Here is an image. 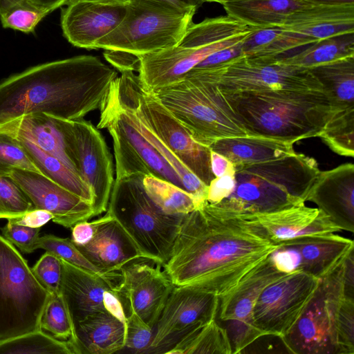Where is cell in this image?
I'll return each instance as SVG.
<instances>
[{
    "instance_id": "f546056e",
    "label": "cell",
    "mask_w": 354,
    "mask_h": 354,
    "mask_svg": "<svg viewBox=\"0 0 354 354\" xmlns=\"http://www.w3.org/2000/svg\"><path fill=\"white\" fill-rule=\"evenodd\" d=\"M335 111L354 107V56L309 68Z\"/></svg>"
},
{
    "instance_id": "4316f807",
    "label": "cell",
    "mask_w": 354,
    "mask_h": 354,
    "mask_svg": "<svg viewBox=\"0 0 354 354\" xmlns=\"http://www.w3.org/2000/svg\"><path fill=\"white\" fill-rule=\"evenodd\" d=\"M75 331L79 354H111L124 347L126 324L108 312L88 315Z\"/></svg>"
},
{
    "instance_id": "836d02e7",
    "label": "cell",
    "mask_w": 354,
    "mask_h": 354,
    "mask_svg": "<svg viewBox=\"0 0 354 354\" xmlns=\"http://www.w3.org/2000/svg\"><path fill=\"white\" fill-rule=\"evenodd\" d=\"M114 91L115 93V89ZM115 95L117 96L116 93ZM117 98L133 125L158 151L160 155L177 173L181 180L184 189L194 197L198 206L206 201L208 186L188 169V168L138 119L134 113L127 106L120 101L118 96Z\"/></svg>"
},
{
    "instance_id": "b9f144b4",
    "label": "cell",
    "mask_w": 354,
    "mask_h": 354,
    "mask_svg": "<svg viewBox=\"0 0 354 354\" xmlns=\"http://www.w3.org/2000/svg\"><path fill=\"white\" fill-rule=\"evenodd\" d=\"M34 208L15 180L10 177H0V219L16 218Z\"/></svg>"
},
{
    "instance_id": "816d5d0a",
    "label": "cell",
    "mask_w": 354,
    "mask_h": 354,
    "mask_svg": "<svg viewBox=\"0 0 354 354\" xmlns=\"http://www.w3.org/2000/svg\"><path fill=\"white\" fill-rule=\"evenodd\" d=\"M210 164L212 172L215 177H220L227 173L235 171L233 164L228 159L212 150Z\"/></svg>"
},
{
    "instance_id": "6f0895ef",
    "label": "cell",
    "mask_w": 354,
    "mask_h": 354,
    "mask_svg": "<svg viewBox=\"0 0 354 354\" xmlns=\"http://www.w3.org/2000/svg\"><path fill=\"white\" fill-rule=\"evenodd\" d=\"M206 2H216V3H221V4H223L225 3H227V2H229V1H235V0H205Z\"/></svg>"
},
{
    "instance_id": "277c9868",
    "label": "cell",
    "mask_w": 354,
    "mask_h": 354,
    "mask_svg": "<svg viewBox=\"0 0 354 354\" xmlns=\"http://www.w3.org/2000/svg\"><path fill=\"white\" fill-rule=\"evenodd\" d=\"M234 169L233 192L213 205L243 213L272 212L305 203L320 172L314 158L296 153Z\"/></svg>"
},
{
    "instance_id": "d4e9b609",
    "label": "cell",
    "mask_w": 354,
    "mask_h": 354,
    "mask_svg": "<svg viewBox=\"0 0 354 354\" xmlns=\"http://www.w3.org/2000/svg\"><path fill=\"white\" fill-rule=\"evenodd\" d=\"M0 133L34 144L77 174L57 118L41 113L22 115L1 124Z\"/></svg>"
},
{
    "instance_id": "c3c4849f",
    "label": "cell",
    "mask_w": 354,
    "mask_h": 354,
    "mask_svg": "<svg viewBox=\"0 0 354 354\" xmlns=\"http://www.w3.org/2000/svg\"><path fill=\"white\" fill-rule=\"evenodd\" d=\"M53 218V215L43 209H32L20 216L8 218L7 220H10L15 224L34 227V228H41L43 225L46 224Z\"/></svg>"
},
{
    "instance_id": "f907efd6",
    "label": "cell",
    "mask_w": 354,
    "mask_h": 354,
    "mask_svg": "<svg viewBox=\"0 0 354 354\" xmlns=\"http://www.w3.org/2000/svg\"><path fill=\"white\" fill-rule=\"evenodd\" d=\"M104 57L115 68L121 72L138 71L139 57L131 54L119 51L105 50Z\"/></svg>"
},
{
    "instance_id": "7bdbcfd3",
    "label": "cell",
    "mask_w": 354,
    "mask_h": 354,
    "mask_svg": "<svg viewBox=\"0 0 354 354\" xmlns=\"http://www.w3.org/2000/svg\"><path fill=\"white\" fill-rule=\"evenodd\" d=\"M337 354L354 353V297L345 296L338 311L336 326Z\"/></svg>"
},
{
    "instance_id": "83f0119b",
    "label": "cell",
    "mask_w": 354,
    "mask_h": 354,
    "mask_svg": "<svg viewBox=\"0 0 354 354\" xmlns=\"http://www.w3.org/2000/svg\"><path fill=\"white\" fill-rule=\"evenodd\" d=\"M314 4L308 0H235L223 4L227 15L252 27L283 25L297 10Z\"/></svg>"
},
{
    "instance_id": "30bf717a",
    "label": "cell",
    "mask_w": 354,
    "mask_h": 354,
    "mask_svg": "<svg viewBox=\"0 0 354 354\" xmlns=\"http://www.w3.org/2000/svg\"><path fill=\"white\" fill-rule=\"evenodd\" d=\"M187 77L213 84L224 93L323 90L309 69L283 64L276 57L242 55L211 67L194 68Z\"/></svg>"
},
{
    "instance_id": "603a6c76",
    "label": "cell",
    "mask_w": 354,
    "mask_h": 354,
    "mask_svg": "<svg viewBox=\"0 0 354 354\" xmlns=\"http://www.w3.org/2000/svg\"><path fill=\"white\" fill-rule=\"evenodd\" d=\"M62 276L60 292L68 306L74 325L91 314L106 312L105 300L115 286L100 275L61 259Z\"/></svg>"
},
{
    "instance_id": "ffe728a7",
    "label": "cell",
    "mask_w": 354,
    "mask_h": 354,
    "mask_svg": "<svg viewBox=\"0 0 354 354\" xmlns=\"http://www.w3.org/2000/svg\"><path fill=\"white\" fill-rule=\"evenodd\" d=\"M241 213L277 245L303 236L341 231L322 210L305 203L272 212Z\"/></svg>"
},
{
    "instance_id": "8fae6325",
    "label": "cell",
    "mask_w": 354,
    "mask_h": 354,
    "mask_svg": "<svg viewBox=\"0 0 354 354\" xmlns=\"http://www.w3.org/2000/svg\"><path fill=\"white\" fill-rule=\"evenodd\" d=\"M346 258L332 272L320 279L315 293L297 322L280 338L291 353H338L337 319L341 302L347 296Z\"/></svg>"
},
{
    "instance_id": "ba28073f",
    "label": "cell",
    "mask_w": 354,
    "mask_h": 354,
    "mask_svg": "<svg viewBox=\"0 0 354 354\" xmlns=\"http://www.w3.org/2000/svg\"><path fill=\"white\" fill-rule=\"evenodd\" d=\"M120 101L203 183L209 185L212 172L209 147L195 141L187 129L161 103L153 91L143 87L133 71L121 72L113 83Z\"/></svg>"
},
{
    "instance_id": "2e32d148",
    "label": "cell",
    "mask_w": 354,
    "mask_h": 354,
    "mask_svg": "<svg viewBox=\"0 0 354 354\" xmlns=\"http://www.w3.org/2000/svg\"><path fill=\"white\" fill-rule=\"evenodd\" d=\"M354 250L352 239L335 233L307 236L279 245L270 257L282 272H304L321 279Z\"/></svg>"
},
{
    "instance_id": "d590c367",
    "label": "cell",
    "mask_w": 354,
    "mask_h": 354,
    "mask_svg": "<svg viewBox=\"0 0 354 354\" xmlns=\"http://www.w3.org/2000/svg\"><path fill=\"white\" fill-rule=\"evenodd\" d=\"M37 249H43L72 265L100 275L115 286L121 282L120 270L106 271L97 267L82 254L70 239L44 234L38 240Z\"/></svg>"
},
{
    "instance_id": "bcb514c9",
    "label": "cell",
    "mask_w": 354,
    "mask_h": 354,
    "mask_svg": "<svg viewBox=\"0 0 354 354\" xmlns=\"http://www.w3.org/2000/svg\"><path fill=\"white\" fill-rule=\"evenodd\" d=\"M1 235L14 246L24 253H32L37 250L40 228H34L13 223L8 220L0 228Z\"/></svg>"
},
{
    "instance_id": "e0dca14e",
    "label": "cell",
    "mask_w": 354,
    "mask_h": 354,
    "mask_svg": "<svg viewBox=\"0 0 354 354\" xmlns=\"http://www.w3.org/2000/svg\"><path fill=\"white\" fill-rule=\"evenodd\" d=\"M152 262L141 259L123 266L118 295L126 315L134 312L153 328L174 286L161 265Z\"/></svg>"
},
{
    "instance_id": "5b68a950",
    "label": "cell",
    "mask_w": 354,
    "mask_h": 354,
    "mask_svg": "<svg viewBox=\"0 0 354 354\" xmlns=\"http://www.w3.org/2000/svg\"><path fill=\"white\" fill-rule=\"evenodd\" d=\"M196 10L164 0H128L120 24L95 49L140 57L180 44Z\"/></svg>"
},
{
    "instance_id": "d6a6232c",
    "label": "cell",
    "mask_w": 354,
    "mask_h": 354,
    "mask_svg": "<svg viewBox=\"0 0 354 354\" xmlns=\"http://www.w3.org/2000/svg\"><path fill=\"white\" fill-rule=\"evenodd\" d=\"M167 353L232 354V348L226 330L216 319H213L192 329Z\"/></svg>"
},
{
    "instance_id": "1f68e13d",
    "label": "cell",
    "mask_w": 354,
    "mask_h": 354,
    "mask_svg": "<svg viewBox=\"0 0 354 354\" xmlns=\"http://www.w3.org/2000/svg\"><path fill=\"white\" fill-rule=\"evenodd\" d=\"M17 140L43 175L93 205V192L78 174L34 144L23 139Z\"/></svg>"
},
{
    "instance_id": "cb8c5ba5",
    "label": "cell",
    "mask_w": 354,
    "mask_h": 354,
    "mask_svg": "<svg viewBox=\"0 0 354 354\" xmlns=\"http://www.w3.org/2000/svg\"><path fill=\"white\" fill-rule=\"evenodd\" d=\"M283 26L316 41L353 33L354 3H314L294 12Z\"/></svg>"
},
{
    "instance_id": "5bb4252c",
    "label": "cell",
    "mask_w": 354,
    "mask_h": 354,
    "mask_svg": "<svg viewBox=\"0 0 354 354\" xmlns=\"http://www.w3.org/2000/svg\"><path fill=\"white\" fill-rule=\"evenodd\" d=\"M288 273L280 270L270 256L233 289L219 297L217 317L228 335L232 354L241 353L263 335L253 323V309L265 287Z\"/></svg>"
},
{
    "instance_id": "db71d44e",
    "label": "cell",
    "mask_w": 354,
    "mask_h": 354,
    "mask_svg": "<svg viewBox=\"0 0 354 354\" xmlns=\"http://www.w3.org/2000/svg\"><path fill=\"white\" fill-rule=\"evenodd\" d=\"M167 1L171 2L174 4L186 7V8H192L197 10L199 7H201L205 2V0H164Z\"/></svg>"
},
{
    "instance_id": "7c38bea8",
    "label": "cell",
    "mask_w": 354,
    "mask_h": 354,
    "mask_svg": "<svg viewBox=\"0 0 354 354\" xmlns=\"http://www.w3.org/2000/svg\"><path fill=\"white\" fill-rule=\"evenodd\" d=\"M57 119L76 172L94 194V216H98L107 209L115 181L112 156L91 122Z\"/></svg>"
},
{
    "instance_id": "9c48e42d",
    "label": "cell",
    "mask_w": 354,
    "mask_h": 354,
    "mask_svg": "<svg viewBox=\"0 0 354 354\" xmlns=\"http://www.w3.org/2000/svg\"><path fill=\"white\" fill-rule=\"evenodd\" d=\"M50 295L16 247L0 235V342L41 330Z\"/></svg>"
},
{
    "instance_id": "3957f363",
    "label": "cell",
    "mask_w": 354,
    "mask_h": 354,
    "mask_svg": "<svg viewBox=\"0 0 354 354\" xmlns=\"http://www.w3.org/2000/svg\"><path fill=\"white\" fill-rule=\"evenodd\" d=\"M222 93L248 135L293 143L319 137L335 112L323 90Z\"/></svg>"
},
{
    "instance_id": "7402d4cb",
    "label": "cell",
    "mask_w": 354,
    "mask_h": 354,
    "mask_svg": "<svg viewBox=\"0 0 354 354\" xmlns=\"http://www.w3.org/2000/svg\"><path fill=\"white\" fill-rule=\"evenodd\" d=\"M91 222V237L85 243L75 245L95 266L106 271H120L129 263L145 259L133 240L108 212Z\"/></svg>"
},
{
    "instance_id": "ac0fdd59",
    "label": "cell",
    "mask_w": 354,
    "mask_h": 354,
    "mask_svg": "<svg viewBox=\"0 0 354 354\" xmlns=\"http://www.w3.org/2000/svg\"><path fill=\"white\" fill-rule=\"evenodd\" d=\"M127 1L75 0L61 13L63 35L74 46L95 49L97 42L122 21Z\"/></svg>"
},
{
    "instance_id": "4fadbf2b",
    "label": "cell",
    "mask_w": 354,
    "mask_h": 354,
    "mask_svg": "<svg viewBox=\"0 0 354 354\" xmlns=\"http://www.w3.org/2000/svg\"><path fill=\"white\" fill-rule=\"evenodd\" d=\"M319 280L295 270L265 287L253 309L256 328L263 336L286 335L304 312Z\"/></svg>"
},
{
    "instance_id": "60d3db41",
    "label": "cell",
    "mask_w": 354,
    "mask_h": 354,
    "mask_svg": "<svg viewBox=\"0 0 354 354\" xmlns=\"http://www.w3.org/2000/svg\"><path fill=\"white\" fill-rule=\"evenodd\" d=\"M50 12L24 0L0 15L3 27L25 33L34 32L38 24Z\"/></svg>"
},
{
    "instance_id": "8d00e7d4",
    "label": "cell",
    "mask_w": 354,
    "mask_h": 354,
    "mask_svg": "<svg viewBox=\"0 0 354 354\" xmlns=\"http://www.w3.org/2000/svg\"><path fill=\"white\" fill-rule=\"evenodd\" d=\"M0 354H75L68 340H62L42 330L0 342Z\"/></svg>"
},
{
    "instance_id": "f5cc1de1",
    "label": "cell",
    "mask_w": 354,
    "mask_h": 354,
    "mask_svg": "<svg viewBox=\"0 0 354 354\" xmlns=\"http://www.w3.org/2000/svg\"><path fill=\"white\" fill-rule=\"evenodd\" d=\"M38 8L48 10L50 13L55 9L67 6L75 0H25Z\"/></svg>"
},
{
    "instance_id": "6da1fadb",
    "label": "cell",
    "mask_w": 354,
    "mask_h": 354,
    "mask_svg": "<svg viewBox=\"0 0 354 354\" xmlns=\"http://www.w3.org/2000/svg\"><path fill=\"white\" fill-rule=\"evenodd\" d=\"M238 212L207 201L185 214L164 272L174 286L221 297L278 248Z\"/></svg>"
},
{
    "instance_id": "484cf974",
    "label": "cell",
    "mask_w": 354,
    "mask_h": 354,
    "mask_svg": "<svg viewBox=\"0 0 354 354\" xmlns=\"http://www.w3.org/2000/svg\"><path fill=\"white\" fill-rule=\"evenodd\" d=\"M293 142L257 135L218 139L209 148L228 159L234 167L295 154Z\"/></svg>"
},
{
    "instance_id": "e575fe53",
    "label": "cell",
    "mask_w": 354,
    "mask_h": 354,
    "mask_svg": "<svg viewBox=\"0 0 354 354\" xmlns=\"http://www.w3.org/2000/svg\"><path fill=\"white\" fill-rule=\"evenodd\" d=\"M142 186L149 198L165 214H187L198 207L192 194L167 180L145 176Z\"/></svg>"
},
{
    "instance_id": "f1b7e54d",
    "label": "cell",
    "mask_w": 354,
    "mask_h": 354,
    "mask_svg": "<svg viewBox=\"0 0 354 354\" xmlns=\"http://www.w3.org/2000/svg\"><path fill=\"white\" fill-rule=\"evenodd\" d=\"M316 41L311 37L289 30L283 25L253 27L242 42V55L250 57H279L288 51Z\"/></svg>"
},
{
    "instance_id": "52a82bcc",
    "label": "cell",
    "mask_w": 354,
    "mask_h": 354,
    "mask_svg": "<svg viewBox=\"0 0 354 354\" xmlns=\"http://www.w3.org/2000/svg\"><path fill=\"white\" fill-rule=\"evenodd\" d=\"M152 91L203 145L248 134L222 91L213 84L187 77Z\"/></svg>"
},
{
    "instance_id": "d6986e66",
    "label": "cell",
    "mask_w": 354,
    "mask_h": 354,
    "mask_svg": "<svg viewBox=\"0 0 354 354\" xmlns=\"http://www.w3.org/2000/svg\"><path fill=\"white\" fill-rule=\"evenodd\" d=\"M10 177L22 189L35 209L50 212L53 222L66 228L94 217L93 204L44 175L15 169Z\"/></svg>"
},
{
    "instance_id": "f6af8a7d",
    "label": "cell",
    "mask_w": 354,
    "mask_h": 354,
    "mask_svg": "<svg viewBox=\"0 0 354 354\" xmlns=\"http://www.w3.org/2000/svg\"><path fill=\"white\" fill-rule=\"evenodd\" d=\"M153 335L152 328L134 312H129L127 315L126 337L123 349L133 353H148Z\"/></svg>"
},
{
    "instance_id": "9f6ffc18",
    "label": "cell",
    "mask_w": 354,
    "mask_h": 354,
    "mask_svg": "<svg viewBox=\"0 0 354 354\" xmlns=\"http://www.w3.org/2000/svg\"><path fill=\"white\" fill-rule=\"evenodd\" d=\"M24 0H0V15Z\"/></svg>"
},
{
    "instance_id": "11a10c76",
    "label": "cell",
    "mask_w": 354,
    "mask_h": 354,
    "mask_svg": "<svg viewBox=\"0 0 354 354\" xmlns=\"http://www.w3.org/2000/svg\"><path fill=\"white\" fill-rule=\"evenodd\" d=\"M313 3L317 4H346V3H354V0H308Z\"/></svg>"
},
{
    "instance_id": "74e56055",
    "label": "cell",
    "mask_w": 354,
    "mask_h": 354,
    "mask_svg": "<svg viewBox=\"0 0 354 354\" xmlns=\"http://www.w3.org/2000/svg\"><path fill=\"white\" fill-rule=\"evenodd\" d=\"M336 153L354 156V107L336 111L319 136Z\"/></svg>"
},
{
    "instance_id": "4dcf8cb0",
    "label": "cell",
    "mask_w": 354,
    "mask_h": 354,
    "mask_svg": "<svg viewBox=\"0 0 354 354\" xmlns=\"http://www.w3.org/2000/svg\"><path fill=\"white\" fill-rule=\"evenodd\" d=\"M353 56L354 32L323 39L298 53L276 58L283 64L309 69Z\"/></svg>"
},
{
    "instance_id": "ee69618b",
    "label": "cell",
    "mask_w": 354,
    "mask_h": 354,
    "mask_svg": "<svg viewBox=\"0 0 354 354\" xmlns=\"http://www.w3.org/2000/svg\"><path fill=\"white\" fill-rule=\"evenodd\" d=\"M38 281L50 293H61L62 261L55 254L46 252L31 268Z\"/></svg>"
},
{
    "instance_id": "44dd1931",
    "label": "cell",
    "mask_w": 354,
    "mask_h": 354,
    "mask_svg": "<svg viewBox=\"0 0 354 354\" xmlns=\"http://www.w3.org/2000/svg\"><path fill=\"white\" fill-rule=\"evenodd\" d=\"M306 201L326 214L342 231L354 232V165H341L319 172Z\"/></svg>"
},
{
    "instance_id": "9a60e30c",
    "label": "cell",
    "mask_w": 354,
    "mask_h": 354,
    "mask_svg": "<svg viewBox=\"0 0 354 354\" xmlns=\"http://www.w3.org/2000/svg\"><path fill=\"white\" fill-rule=\"evenodd\" d=\"M219 297L192 286H174L153 328L148 353H167L197 326L216 319Z\"/></svg>"
},
{
    "instance_id": "f35d334b",
    "label": "cell",
    "mask_w": 354,
    "mask_h": 354,
    "mask_svg": "<svg viewBox=\"0 0 354 354\" xmlns=\"http://www.w3.org/2000/svg\"><path fill=\"white\" fill-rule=\"evenodd\" d=\"M40 327L42 330L48 332L57 339H68L75 354H79L75 325L61 293L51 294L43 313Z\"/></svg>"
},
{
    "instance_id": "681fc988",
    "label": "cell",
    "mask_w": 354,
    "mask_h": 354,
    "mask_svg": "<svg viewBox=\"0 0 354 354\" xmlns=\"http://www.w3.org/2000/svg\"><path fill=\"white\" fill-rule=\"evenodd\" d=\"M242 42L212 53L198 64L194 68H203L211 67L242 55Z\"/></svg>"
},
{
    "instance_id": "7dc6e473",
    "label": "cell",
    "mask_w": 354,
    "mask_h": 354,
    "mask_svg": "<svg viewBox=\"0 0 354 354\" xmlns=\"http://www.w3.org/2000/svg\"><path fill=\"white\" fill-rule=\"evenodd\" d=\"M235 171L229 172L220 177H215L208 185L207 201L216 204L226 198L235 187Z\"/></svg>"
},
{
    "instance_id": "8992f818",
    "label": "cell",
    "mask_w": 354,
    "mask_h": 354,
    "mask_svg": "<svg viewBox=\"0 0 354 354\" xmlns=\"http://www.w3.org/2000/svg\"><path fill=\"white\" fill-rule=\"evenodd\" d=\"M140 174L115 180L108 212L136 243L145 259L162 266L167 260L183 216L164 213L149 198Z\"/></svg>"
},
{
    "instance_id": "ab89813d",
    "label": "cell",
    "mask_w": 354,
    "mask_h": 354,
    "mask_svg": "<svg viewBox=\"0 0 354 354\" xmlns=\"http://www.w3.org/2000/svg\"><path fill=\"white\" fill-rule=\"evenodd\" d=\"M15 169L41 174L17 139L0 133V177H9Z\"/></svg>"
},
{
    "instance_id": "7a4b0ae2",
    "label": "cell",
    "mask_w": 354,
    "mask_h": 354,
    "mask_svg": "<svg viewBox=\"0 0 354 354\" xmlns=\"http://www.w3.org/2000/svg\"><path fill=\"white\" fill-rule=\"evenodd\" d=\"M118 77L114 69L91 55L30 67L0 82V125L35 113L82 119L100 110Z\"/></svg>"
}]
</instances>
